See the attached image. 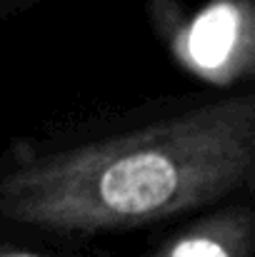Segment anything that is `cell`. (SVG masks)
<instances>
[{
	"instance_id": "obj_3",
	"label": "cell",
	"mask_w": 255,
	"mask_h": 257,
	"mask_svg": "<svg viewBox=\"0 0 255 257\" xmlns=\"http://www.w3.org/2000/svg\"><path fill=\"white\" fill-rule=\"evenodd\" d=\"M145 257H255L253 207H220L173 232Z\"/></svg>"
},
{
	"instance_id": "obj_1",
	"label": "cell",
	"mask_w": 255,
	"mask_h": 257,
	"mask_svg": "<svg viewBox=\"0 0 255 257\" xmlns=\"http://www.w3.org/2000/svg\"><path fill=\"white\" fill-rule=\"evenodd\" d=\"M255 95L63 150H18L0 170V217L58 235H100L215 205L253 182Z\"/></svg>"
},
{
	"instance_id": "obj_2",
	"label": "cell",
	"mask_w": 255,
	"mask_h": 257,
	"mask_svg": "<svg viewBox=\"0 0 255 257\" xmlns=\"http://www.w3.org/2000/svg\"><path fill=\"white\" fill-rule=\"evenodd\" d=\"M180 60L210 78H233L253 60V18L248 0H223L203 10L175 35Z\"/></svg>"
},
{
	"instance_id": "obj_5",
	"label": "cell",
	"mask_w": 255,
	"mask_h": 257,
	"mask_svg": "<svg viewBox=\"0 0 255 257\" xmlns=\"http://www.w3.org/2000/svg\"><path fill=\"white\" fill-rule=\"evenodd\" d=\"M18 3H25V0H0V10H5V8H13V5H18Z\"/></svg>"
},
{
	"instance_id": "obj_4",
	"label": "cell",
	"mask_w": 255,
	"mask_h": 257,
	"mask_svg": "<svg viewBox=\"0 0 255 257\" xmlns=\"http://www.w3.org/2000/svg\"><path fill=\"white\" fill-rule=\"evenodd\" d=\"M0 257H58V255H48V252H38V250H28V247L0 242Z\"/></svg>"
}]
</instances>
